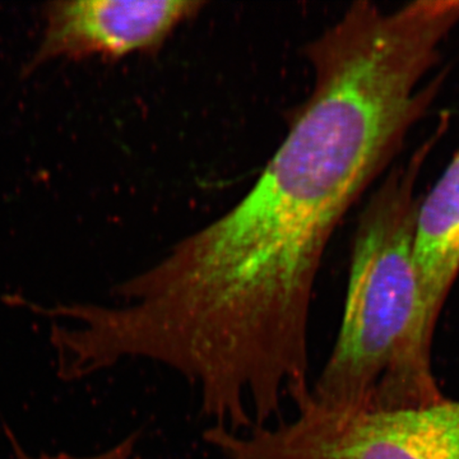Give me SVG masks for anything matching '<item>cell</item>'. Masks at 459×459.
I'll use <instances>...</instances> for the list:
<instances>
[{
  "instance_id": "cell-6",
  "label": "cell",
  "mask_w": 459,
  "mask_h": 459,
  "mask_svg": "<svg viewBox=\"0 0 459 459\" xmlns=\"http://www.w3.org/2000/svg\"><path fill=\"white\" fill-rule=\"evenodd\" d=\"M13 439V437H12ZM13 442L14 453H16V459H144L142 457L141 453L137 449V437L131 435V437H126L111 448L107 451L99 453V455H86V457H78V455H68V453H57V455H47V453H41V455H29L22 448L18 446L16 440Z\"/></svg>"
},
{
  "instance_id": "cell-1",
  "label": "cell",
  "mask_w": 459,
  "mask_h": 459,
  "mask_svg": "<svg viewBox=\"0 0 459 459\" xmlns=\"http://www.w3.org/2000/svg\"><path fill=\"white\" fill-rule=\"evenodd\" d=\"M459 3L356 2L304 54L312 87L255 186L115 292L124 358L164 365L217 418L267 421L310 394L314 286L334 231L439 95Z\"/></svg>"
},
{
  "instance_id": "cell-3",
  "label": "cell",
  "mask_w": 459,
  "mask_h": 459,
  "mask_svg": "<svg viewBox=\"0 0 459 459\" xmlns=\"http://www.w3.org/2000/svg\"><path fill=\"white\" fill-rule=\"evenodd\" d=\"M295 407L294 419L273 427L208 428L204 442L222 459H459V402L347 411L310 394Z\"/></svg>"
},
{
  "instance_id": "cell-5",
  "label": "cell",
  "mask_w": 459,
  "mask_h": 459,
  "mask_svg": "<svg viewBox=\"0 0 459 459\" xmlns=\"http://www.w3.org/2000/svg\"><path fill=\"white\" fill-rule=\"evenodd\" d=\"M415 264L420 290L415 351L430 362L437 318L459 276V148L428 195L420 198Z\"/></svg>"
},
{
  "instance_id": "cell-4",
  "label": "cell",
  "mask_w": 459,
  "mask_h": 459,
  "mask_svg": "<svg viewBox=\"0 0 459 459\" xmlns=\"http://www.w3.org/2000/svg\"><path fill=\"white\" fill-rule=\"evenodd\" d=\"M199 0H60L45 9L40 45L26 74L57 59L117 60L156 53L201 13Z\"/></svg>"
},
{
  "instance_id": "cell-2",
  "label": "cell",
  "mask_w": 459,
  "mask_h": 459,
  "mask_svg": "<svg viewBox=\"0 0 459 459\" xmlns=\"http://www.w3.org/2000/svg\"><path fill=\"white\" fill-rule=\"evenodd\" d=\"M446 124L392 169L359 217L342 323L314 400L347 411L421 409L446 400L415 355L418 180Z\"/></svg>"
}]
</instances>
